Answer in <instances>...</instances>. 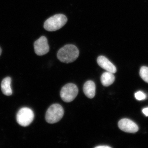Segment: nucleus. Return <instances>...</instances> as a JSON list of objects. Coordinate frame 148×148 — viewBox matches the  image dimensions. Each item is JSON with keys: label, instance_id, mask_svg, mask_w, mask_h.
Listing matches in <instances>:
<instances>
[{"label": "nucleus", "instance_id": "nucleus-4", "mask_svg": "<svg viewBox=\"0 0 148 148\" xmlns=\"http://www.w3.org/2000/svg\"><path fill=\"white\" fill-rule=\"evenodd\" d=\"M34 118V114L31 109L23 108L20 109L16 114V120L18 124L23 127L29 126Z\"/></svg>", "mask_w": 148, "mask_h": 148}, {"label": "nucleus", "instance_id": "nucleus-15", "mask_svg": "<svg viewBox=\"0 0 148 148\" xmlns=\"http://www.w3.org/2000/svg\"><path fill=\"white\" fill-rule=\"evenodd\" d=\"M95 148H111V147H109V146H98V147H95Z\"/></svg>", "mask_w": 148, "mask_h": 148}, {"label": "nucleus", "instance_id": "nucleus-1", "mask_svg": "<svg viewBox=\"0 0 148 148\" xmlns=\"http://www.w3.org/2000/svg\"><path fill=\"white\" fill-rule=\"evenodd\" d=\"M79 50L73 45H67L58 51L57 56L63 63L69 64L75 61L79 56Z\"/></svg>", "mask_w": 148, "mask_h": 148}, {"label": "nucleus", "instance_id": "nucleus-12", "mask_svg": "<svg viewBox=\"0 0 148 148\" xmlns=\"http://www.w3.org/2000/svg\"><path fill=\"white\" fill-rule=\"evenodd\" d=\"M140 75L141 77L148 83V67L145 66L141 67Z\"/></svg>", "mask_w": 148, "mask_h": 148}, {"label": "nucleus", "instance_id": "nucleus-5", "mask_svg": "<svg viewBox=\"0 0 148 148\" xmlns=\"http://www.w3.org/2000/svg\"><path fill=\"white\" fill-rule=\"evenodd\" d=\"M78 93V88L75 84L73 83L67 84L63 86L60 92L62 100L66 103L73 101Z\"/></svg>", "mask_w": 148, "mask_h": 148}, {"label": "nucleus", "instance_id": "nucleus-11", "mask_svg": "<svg viewBox=\"0 0 148 148\" xmlns=\"http://www.w3.org/2000/svg\"><path fill=\"white\" fill-rule=\"evenodd\" d=\"M101 80L103 85L108 87L113 83L115 80V77L113 73L107 71L102 74Z\"/></svg>", "mask_w": 148, "mask_h": 148}, {"label": "nucleus", "instance_id": "nucleus-14", "mask_svg": "<svg viewBox=\"0 0 148 148\" xmlns=\"http://www.w3.org/2000/svg\"><path fill=\"white\" fill-rule=\"evenodd\" d=\"M143 112L145 115L148 116V108H145L143 109Z\"/></svg>", "mask_w": 148, "mask_h": 148}, {"label": "nucleus", "instance_id": "nucleus-16", "mask_svg": "<svg viewBox=\"0 0 148 148\" xmlns=\"http://www.w3.org/2000/svg\"><path fill=\"white\" fill-rule=\"evenodd\" d=\"M2 53V49L1 48V47H0V56L1 55V54Z\"/></svg>", "mask_w": 148, "mask_h": 148}, {"label": "nucleus", "instance_id": "nucleus-8", "mask_svg": "<svg viewBox=\"0 0 148 148\" xmlns=\"http://www.w3.org/2000/svg\"><path fill=\"white\" fill-rule=\"evenodd\" d=\"M97 62L99 66L107 71L112 73H116V69L115 66L105 56H99L97 58Z\"/></svg>", "mask_w": 148, "mask_h": 148}, {"label": "nucleus", "instance_id": "nucleus-2", "mask_svg": "<svg viewBox=\"0 0 148 148\" xmlns=\"http://www.w3.org/2000/svg\"><path fill=\"white\" fill-rule=\"evenodd\" d=\"M67 21V17L64 14H55L46 20L44 28L49 32H54L64 27Z\"/></svg>", "mask_w": 148, "mask_h": 148}, {"label": "nucleus", "instance_id": "nucleus-7", "mask_svg": "<svg viewBox=\"0 0 148 148\" xmlns=\"http://www.w3.org/2000/svg\"><path fill=\"white\" fill-rule=\"evenodd\" d=\"M118 126L122 131L128 133H135L139 130L138 125L134 122L128 119L120 120L118 123Z\"/></svg>", "mask_w": 148, "mask_h": 148}, {"label": "nucleus", "instance_id": "nucleus-13", "mask_svg": "<svg viewBox=\"0 0 148 148\" xmlns=\"http://www.w3.org/2000/svg\"><path fill=\"white\" fill-rule=\"evenodd\" d=\"M135 98L138 101L145 100L147 98V95L145 93L141 91H139L135 93Z\"/></svg>", "mask_w": 148, "mask_h": 148}, {"label": "nucleus", "instance_id": "nucleus-3", "mask_svg": "<svg viewBox=\"0 0 148 148\" xmlns=\"http://www.w3.org/2000/svg\"><path fill=\"white\" fill-rule=\"evenodd\" d=\"M64 113V109L61 105L58 104H53L47 111L46 121L51 124L56 123L63 118Z\"/></svg>", "mask_w": 148, "mask_h": 148}, {"label": "nucleus", "instance_id": "nucleus-10", "mask_svg": "<svg viewBox=\"0 0 148 148\" xmlns=\"http://www.w3.org/2000/svg\"><path fill=\"white\" fill-rule=\"evenodd\" d=\"M11 78L10 77L5 78L1 83V88L3 94L10 96L12 94V91L11 88Z\"/></svg>", "mask_w": 148, "mask_h": 148}, {"label": "nucleus", "instance_id": "nucleus-6", "mask_svg": "<svg viewBox=\"0 0 148 148\" xmlns=\"http://www.w3.org/2000/svg\"><path fill=\"white\" fill-rule=\"evenodd\" d=\"M35 52L37 55L42 56L47 54L49 51L47 39L42 36L34 43Z\"/></svg>", "mask_w": 148, "mask_h": 148}, {"label": "nucleus", "instance_id": "nucleus-9", "mask_svg": "<svg viewBox=\"0 0 148 148\" xmlns=\"http://www.w3.org/2000/svg\"><path fill=\"white\" fill-rule=\"evenodd\" d=\"M95 88L94 82L92 81H88L84 85L83 91L85 95L90 99L94 98L95 94Z\"/></svg>", "mask_w": 148, "mask_h": 148}]
</instances>
